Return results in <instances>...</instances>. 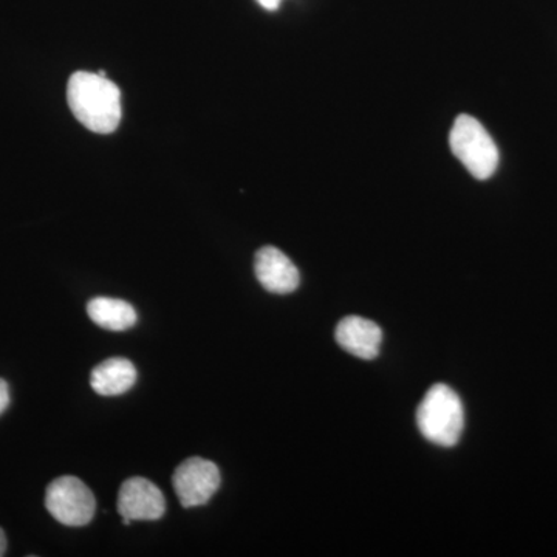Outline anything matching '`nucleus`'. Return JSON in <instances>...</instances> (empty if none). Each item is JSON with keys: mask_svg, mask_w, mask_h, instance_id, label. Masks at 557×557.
I'll return each instance as SVG.
<instances>
[{"mask_svg": "<svg viewBox=\"0 0 557 557\" xmlns=\"http://www.w3.org/2000/svg\"><path fill=\"white\" fill-rule=\"evenodd\" d=\"M7 552V536L5 533H3L2 528H0V557L5 555Z\"/></svg>", "mask_w": 557, "mask_h": 557, "instance_id": "13", "label": "nucleus"}, {"mask_svg": "<svg viewBox=\"0 0 557 557\" xmlns=\"http://www.w3.org/2000/svg\"><path fill=\"white\" fill-rule=\"evenodd\" d=\"M137 383V369L126 358H110L91 370L90 386L102 397L126 394Z\"/></svg>", "mask_w": 557, "mask_h": 557, "instance_id": "9", "label": "nucleus"}, {"mask_svg": "<svg viewBox=\"0 0 557 557\" xmlns=\"http://www.w3.org/2000/svg\"><path fill=\"white\" fill-rule=\"evenodd\" d=\"M222 483L218 465L205 458L193 457L175 469L172 485L183 508L207 505Z\"/></svg>", "mask_w": 557, "mask_h": 557, "instance_id": "5", "label": "nucleus"}, {"mask_svg": "<svg viewBox=\"0 0 557 557\" xmlns=\"http://www.w3.org/2000/svg\"><path fill=\"white\" fill-rule=\"evenodd\" d=\"M454 156L478 180L493 177L498 166V149L493 137L474 116L458 115L449 134Z\"/></svg>", "mask_w": 557, "mask_h": 557, "instance_id": "3", "label": "nucleus"}, {"mask_svg": "<svg viewBox=\"0 0 557 557\" xmlns=\"http://www.w3.org/2000/svg\"><path fill=\"white\" fill-rule=\"evenodd\" d=\"M10 406V387L5 380L0 379V413Z\"/></svg>", "mask_w": 557, "mask_h": 557, "instance_id": "11", "label": "nucleus"}, {"mask_svg": "<svg viewBox=\"0 0 557 557\" xmlns=\"http://www.w3.org/2000/svg\"><path fill=\"white\" fill-rule=\"evenodd\" d=\"M67 101L76 120L95 134H112L119 127L121 91L100 73H73L69 79Z\"/></svg>", "mask_w": 557, "mask_h": 557, "instance_id": "1", "label": "nucleus"}, {"mask_svg": "<svg viewBox=\"0 0 557 557\" xmlns=\"http://www.w3.org/2000/svg\"><path fill=\"white\" fill-rule=\"evenodd\" d=\"M46 508L62 525L86 527L97 512V498L78 478L64 475L47 487Z\"/></svg>", "mask_w": 557, "mask_h": 557, "instance_id": "4", "label": "nucleus"}, {"mask_svg": "<svg viewBox=\"0 0 557 557\" xmlns=\"http://www.w3.org/2000/svg\"><path fill=\"white\" fill-rule=\"evenodd\" d=\"M119 512L124 525L132 520H159L166 511V500L159 486L148 479L131 478L120 487Z\"/></svg>", "mask_w": 557, "mask_h": 557, "instance_id": "6", "label": "nucleus"}, {"mask_svg": "<svg viewBox=\"0 0 557 557\" xmlns=\"http://www.w3.org/2000/svg\"><path fill=\"white\" fill-rule=\"evenodd\" d=\"M336 341L347 354L361 359L379 357L383 332L380 325L361 317H347L339 322Z\"/></svg>", "mask_w": 557, "mask_h": 557, "instance_id": "8", "label": "nucleus"}, {"mask_svg": "<svg viewBox=\"0 0 557 557\" xmlns=\"http://www.w3.org/2000/svg\"><path fill=\"white\" fill-rule=\"evenodd\" d=\"M255 271L260 285L267 292L288 295L299 287V271L281 249L260 248L256 255Z\"/></svg>", "mask_w": 557, "mask_h": 557, "instance_id": "7", "label": "nucleus"}, {"mask_svg": "<svg viewBox=\"0 0 557 557\" xmlns=\"http://www.w3.org/2000/svg\"><path fill=\"white\" fill-rule=\"evenodd\" d=\"M417 424L429 442L443 448H453L460 440L465 426L460 397L446 384H435L418 406Z\"/></svg>", "mask_w": 557, "mask_h": 557, "instance_id": "2", "label": "nucleus"}, {"mask_svg": "<svg viewBox=\"0 0 557 557\" xmlns=\"http://www.w3.org/2000/svg\"><path fill=\"white\" fill-rule=\"evenodd\" d=\"M87 313L95 324L112 332H123L137 324V311L126 300L95 298L87 304Z\"/></svg>", "mask_w": 557, "mask_h": 557, "instance_id": "10", "label": "nucleus"}, {"mask_svg": "<svg viewBox=\"0 0 557 557\" xmlns=\"http://www.w3.org/2000/svg\"><path fill=\"white\" fill-rule=\"evenodd\" d=\"M260 7L269 11H276L281 5V0H258Z\"/></svg>", "mask_w": 557, "mask_h": 557, "instance_id": "12", "label": "nucleus"}]
</instances>
